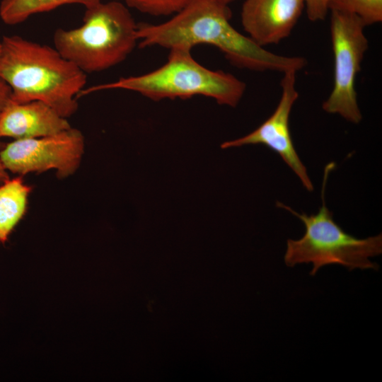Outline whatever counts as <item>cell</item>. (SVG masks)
I'll list each match as a JSON object with an SVG mask.
<instances>
[{
  "instance_id": "obj_1",
  "label": "cell",
  "mask_w": 382,
  "mask_h": 382,
  "mask_svg": "<svg viewBox=\"0 0 382 382\" xmlns=\"http://www.w3.org/2000/svg\"><path fill=\"white\" fill-rule=\"evenodd\" d=\"M228 6L216 0H191L168 21L158 24H137L141 47L158 46L168 50L207 44L218 48L229 62L251 71L284 73L299 71L306 66L301 57H288L271 52L230 23Z\"/></svg>"
},
{
  "instance_id": "obj_2",
  "label": "cell",
  "mask_w": 382,
  "mask_h": 382,
  "mask_svg": "<svg viewBox=\"0 0 382 382\" xmlns=\"http://www.w3.org/2000/svg\"><path fill=\"white\" fill-rule=\"evenodd\" d=\"M0 77L16 103L41 101L67 118L78 109L86 74L54 47L18 35L0 42Z\"/></svg>"
},
{
  "instance_id": "obj_3",
  "label": "cell",
  "mask_w": 382,
  "mask_h": 382,
  "mask_svg": "<svg viewBox=\"0 0 382 382\" xmlns=\"http://www.w3.org/2000/svg\"><path fill=\"white\" fill-rule=\"evenodd\" d=\"M191 50L170 49L166 62L156 69L84 88L79 98L96 91L122 89L154 100L203 96L220 105L236 107L245 93V83L230 73L204 66L194 59Z\"/></svg>"
},
{
  "instance_id": "obj_4",
  "label": "cell",
  "mask_w": 382,
  "mask_h": 382,
  "mask_svg": "<svg viewBox=\"0 0 382 382\" xmlns=\"http://www.w3.org/2000/svg\"><path fill=\"white\" fill-rule=\"evenodd\" d=\"M137 24L119 1L86 8L83 23L57 29L54 47L84 73L99 72L123 62L138 43Z\"/></svg>"
},
{
  "instance_id": "obj_5",
  "label": "cell",
  "mask_w": 382,
  "mask_h": 382,
  "mask_svg": "<svg viewBox=\"0 0 382 382\" xmlns=\"http://www.w3.org/2000/svg\"><path fill=\"white\" fill-rule=\"evenodd\" d=\"M332 163L325 169L322 190V206L317 214H299L278 202L277 206L290 212L304 224V235L299 240L288 239L284 256L287 267L312 263L310 274L314 276L320 268L329 265H340L349 270L379 267L370 258L382 253V234L357 238L346 233L333 219L332 213L325 202V187Z\"/></svg>"
},
{
  "instance_id": "obj_6",
  "label": "cell",
  "mask_w": 382,
  "mask_h": 382,
  "mask_svg": "<svg viewBox=\"0 0 382 382\" xmlns=\"http://www.w3.org/2000/svg\"><path fill=\"white\" fill-rule=\"evenodd\" d=\"M330 34L334 56L332 89L322 108L330 114H337L347 121L358 124L362 115L357 102L355 81L369 41L366 27L357 16L330 11Z\"/></svg>"
},
{
  "instance_id": "obj_7",
  "label": "cell",
  "mask_w": 382,
  "mask_h": 382,
  "mask_svg": "<svg viewBox=\"0 0 382 382\" xmlns=\"http://www.w3.org/2000/svg\"><path fill=\"white\" fill-rule=\"evenodd\" d=\"M84 139L77 129L26 139H15L0 151L6 170L18 175L55 170L60 178L78 169L83 154Z\"/></svg>"
},
{
  "instance_id": "obj_8",
  "label": "cell",
  "mask_w": 382,
  "mask_h": 382,
  "mask_svg": "<svg viewBox=\"0 0 382 382\" xmlns=\"http://www.w3.org/2000/svg\"><path fill=\"white\" fill-rule=\"evenodd\" d=\"M289 70L281 80L282 94L274 112L257 128L241 138L227 141L221 149L239 147L250 144H262L277 153L300 179L308 192L313 190L307 169L301 161L292 141L289 117L293 105L299 98L296 88V74Z\"/></svg>"
},
{
  "instance_id": "obj_9",
  "label": "cell",
  "mask_w": 382,
  "mask_h": 382,
  "mask_svg": "<svg viewBox=\"0 0 382 382\" xmlns=\"http://www.w3.org/2000/svg\"><path fill=\"white\" fill-rule=\"evenodd\" d=\"M303 8V0H245L241 23L248 36L264 47L289 37Z\"/></svg>"
},
{
  "instance_id": "obj_10",
  "label": "cell",
  "mask_w": 382,
  "mask_h": 382,
  "mask_svg": "<svg viewBox=\"0 0 382 382\" xmlns=\"http://www.w3.org/2000/svg\"><path fill=\"white\" fill-rule=\"evenodd\" d=\"M71 127L66 118L46 103H8L0 115V138L26 139L52 135Z\"/></svg>"
},
{
  "instance_id": "obj_11",
  "label": "cell",
  "mask_w": 382,
  "mask_h": 382,
  "mask_svg": "<svg viewBox=\"0 0 382 382\" xmlns=\"http://www.w3.org/2000/svg\"><path fill=\"white\" fill-rule=\"evenodd\" d=\"M31 187L21 177L0 185V243H4L26 212Z\"/></svg>"
},
{
  "instance_id": "obj_12",
  "label": "cell",
  "mask_w": 382,
  "mask_h": 382,
  "mask_svg": "<svg viewBox=\"0 0 382 382\" xmlns=\"http://www.w3.org/2000/svg\"><path fill=\"white\" fill-rule=\"evenodd\" d=\"M102 0H1L0 18L6 25L23 23L30 16L50 11L66 4H80L88 8Z\"/></svg>"
},
{
  "instance_id": "obj_13",
  "label": "cell",
  "mask_w": 382,
  "mask_h": 382,
  "mask_svg": "<svg viewBox=\"0 0 382 382\" xmlns=\"http://www.w3.org/2000/svg\"><path fill=\"white\" fill-rule=\"evenodd\" d=\"M358 16L366 26L382 21V0H330L329 11Z\"/></svg>"
},
{
  "instance_id": "obj_14",
  "label": "cell",
  "mask_w": 382,
  "mask_h": 382,
  "mask_svg": "<svg viewBox=\"0 0 382 382\" xmlns=\"http://www.w3.org/2000/svg\"><path fill=\"white\" fill-rule=\"evenodd\" d=\"M151 16H168L181 10L191 0H115Z\"/></svg>"
},
{
  "instance_id": "obj_15",
  "label": "cell",
  "mask_w": 382,
  "mask_h": 382,
  "mask_svg": "<svg viewBox=\"0 0 382 382\" xmlns=\"http://www.w3.org/2000/svg\"><path fill=\"white\" fill-rule=\"evenodd\" d=\"M306 14L311 21H319L325 18L329 11L330 0H303Z\"/></svg>"
},
{
  "instance_id": "obj_16",
  "label": "cell",
  "mask_w": 382,
  "mask_h": 382,
  "mask_svg": "<svg viewBox=\"0 0 382 382\" xmlns=\"http://www.w3.org/2000/svg\"><path fill=\"white\" fill-rule=\"evenodd\" d=\"M11 91L8 84L0 77V115L10 102Z\"/></svg>"
},
{
  "instance_id": "obj_17",
  "label": "cell",
  "mask_w": 382,
  "mask_h": 382,
  "mask_svg": "<svg viewBox=\"0 0 382 382\" xmlns=\"http://www.w3.org/2000/svg\"><path fill=\"white\" fill-rule=\"evenodd\" d=\"M9 178L7 170L0 160V185Z\"/></svg>"
},
{
  "instance_id": "obj_18",
  "label": "cell",
  "mask_w": 382,
  "mask_h": 382,
  "mask_svg": "<svg viewBox=\"0 0 382 382\" xmlns=\"http://www.w3.org/2000/svg\"><path fill=\"white\" fill-rule=\"evenodd\" d=\"M218 2L224 4V5H226V6H228V4L231 2H233V1L235 0H216Z\"/></svg>"
}]
</instances>
